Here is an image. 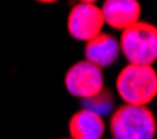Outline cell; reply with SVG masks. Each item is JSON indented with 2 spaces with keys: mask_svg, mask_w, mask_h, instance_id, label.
I'll return each instance as SVG.
<instances>
[{
  "mask_svg": "<svg viewBox=\"0 0 157 139\" xmlns=\"http://www.w3.org/2000/svg\"><path fill=\"white\" fill-rule=\"evenodd\" d=\"M116 91L124 104L147 106L157 96V71L152 66L127 65L116 79Z\"/></svg>",
  "mask_w": 157,
  "mask_h": 139,
  "instance_id": "6da1fadb",
  "label": "cell"
},
{
  "mask_svg": "<svg viewBox=\"0 0 157 139\" xmlns=\"http://www.w3.org/2000/svg\"><path fill=\"white\" fill-rule=\"evenodd\" d=\"M109 128L114 139H154L157 121L147 106L124 104L114 111Z\"/></svg>",
  "mask_w": 157,
  "mask_h": 139,
  "instance_id": "7a4b0ae2",
  "label": "cell"
},
{
  "mask_svg": "<svg viewBox=\"0 0 157 139\" xmlns=\"http://www.w3.org/2000/svg\"><path fill=\"white\" fill-rule=\"evenodd\" d=\"M119 46L129 65L152 66L157 61V27L137 22L122 32Z\"/></svg>",
  "mask_w": 157,
  "mask_h": 139,
  "instance_id": "3957f363",
  "label": "cell"
},
{
  "mask_svg": "<svg viewBox=\"0 0 157 139\" xmlns=\"http://www.w3.org/2000/svg\"><path fill=\"white\" fill-rule=\"evenodd\" d=\"M65 85L70 95L81 98L83 101L90 99L104 90L103 70L86 60L78 61L66 71Z\"/></svg>",
  "mask_w": 157,
  "mask_h": 139,
  "instance_id": "277c9868",
  "label": "cell"
},
{
  "mask_svg": "<svg viewBox=\"0 0 157 139\" xmlns=\"http://www.w3.org/2000/svg\"><path fill=\"white\" fill-rule=\"evenodd\" d=\"M104 25L103 12L101 7L94 5L93 2H81L76 3L71 8L68 15V32L76 40L81 41H91L101 35Z\"/></svg>",
  "mask_w": 157,
  "mask_h": 139,
  "instance_id": "5b68a950",
  "label": "cell"
},
{
  "mask_svg": "<svg viewBox=\"0 0 157 139\" xmlns=\"http://www.w3.org/2000/svg\"><path fill=\"white\" fill-rule=\"evenodd\" d=\"M104 23L116 30H127L139 22L141 5L136 0H108L101 7Z\"/></svg>",
  "mask_w": 157,
  "mask_h": 139,
  "instance_id": "8992f818",
  "label": "cell"
},
{
  "mask_svg": "<svg viewBox=\"0 0 157 139\" xmlns=\"http://www.w3.org/2000/svg\"><path fill=\"white\" fill-rule=\"evenodd\" d=\"M121 46L114 37L101 33L96 38L88 41L86 48H84V55H86V61L96 65L98 68H106L111 66L114 61L119 58Z\"/></svg>",
  "mask_w": 157,
  "mask_h": 139,
  "instance_id": "52a82bcc",
  "label": "cell"
},
{
  "mask_svg": "<svg viewBox=\"0 0 157 139\" xmlns=\"http://www.w3.org/2000/svg\"><path fill=\"white\" fill-rule=\"evenodd\" d=\"M104 131L106 124L103 118L84 108L70 119L71 139H103Z\"/></svg>",
  "mask_w": 157,
  "mask_h": 139,
  "instance_id": "ba28073f",
  "label": "cell"
},
{
  "mask_svg": "<svg viewBox=\"0 0 157 139\" xmlns=\"http://www.w3.org/2000/svg\"><path fill=\"white\" fill-rule=\"evenodd\" d=\"M113 104H114L113 95H111V91H108V90H103L99 95L93 96L90 99H84V109L96 113V114L101 116V118L104 114H108L109 111H113Z\"/></svg>",
  "mask_w": 157,
  "mask_h": 139,
  "instance_id": "9c48e42d",
  "label": "cell"
}]
</instances>
